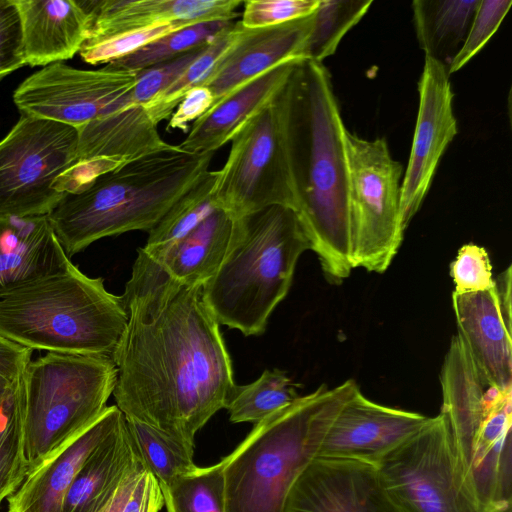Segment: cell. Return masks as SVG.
Returning <instances> with one entry per match:
<instances>
[{"label": "cell", "mask_w": 512, "mask_h": 512, "mask_svg": "<svg viewBox=\"0 0 512 512\" xmlns=\"http://www.w3.org/2000/svg\"><path fill=\"white\" fill-rule=\"evenodd\" d=\"M121 298L128 324L112 356L116 406L194 450L236 387L203 285L174 279L140 248Z\"/></svg>", "instance_id": "6da1fadb"}, {"label": "cell", "mask_w": 512, "mask_h": 512, "mask_svg": "<svg viewBox=\"0 0 512 512\" xmlns=\"http://www.w3.org/2000/svg\"><path fill=\"white\" fill-rule=\"evenodd\" d=\"M287 135L296 209L327 279L340 283L351 262L346 128L330 73L299 60L287 81Z\"/></svg>", "instance_id": "7a4b0ae2"}, {"label": "cell", "mask_w": 512, "mask_h": 512, "mask_svg": "<svg viewBox=\"0 0 512 512\" xmlns=\"http://www.w3.org/2000/svg\"><path fill=\"white\" fill-rule=\"evenodd\" d=\"M214 154H191L173 145L66 192L47 215L65 254L70 258L104 237L149 232L209 170Z\"/></svg>", "instance_id": "3957f363"}, {"label": "cell", "mask_w": 512, "mask_h": 512, "mask_svg": "<svg viewBox=\"0 0 512 512\" xmlns=\"http://www.w3.org/2000/svg\"><path fill=\"white\" fill-rule=\"evenodd\" d=\"M359 390L351 379L334 388L323 384L255 424L223 458L226 512H283L292 485Z\"/></svg>", "instance_id": "277c9868"}, {"label": "cell", "mask_w": 512, "mask_h": 512, "mask_svg": "<svg viewBox=\"0 0 512 512\" xmlns=\"http://www.w3.org/2000/svg\"><path fill=\"white\" fill-rule=\"evenodd\" d=\"M309 249L308 233L290 207L273 205L234 219L225 258L203 284L218 323L245 336L263 334L291 287L300 255Z\"/></svg>", "instance_id": "5b68a950"}, {"label": "cell", "mask_w": 512, "mask_h": 512, "mask_svg": "<svg viewBox=\"0 0 512 512\" xmlns=\"http://www.w3.org/2000/svg\"><path fill=\"white\" fill-rule=\"evenodd\" d=\"M127 324L121 296L75 265L0 293V336L31 350L112 358Z\"/></svg>", "instance_id": "8992f818"}, {"label": "cell", "mask_w": 512, "mask_h": 512, "mask_svg": "<svg viewBox=\"0 0 512 512\" xmlns=\"http://www.w3.org/2000/svg\"><path fill=\"white\" fill-rule=\"evenodd\" d=\"M116 378L106 355L48 352L27 363L19 383L26 474L102 415Z\"/></svg>", "instance_id": "52a82bcc"}, {"label": "cell", "mask_w": 512, "mask_h": 512, "mask_svg": "<svg viewBox=\"0 0 512 512\" xmlns=\"http://www.w3.org/2000/svg\"><path fill=\"white\" fill-rule=\"evenodd\" d=\"M287 81L234 134L226 162L217 170L215 204L234 219L273 205L296 209L287 135Z\"/></svg>", "instance_id": "ba28073f"}, {"label": "cell", "mask_w": 512, "mask_h": 512, "mask_svg": "<svg viewBox=\"0 0 512 512\" xmlns=\"http://www.w3.org/2000/svg\"><path fill=\"white\" fill-rule=\"evenodd\" d=\"M347 165L351 262L353 268L383 273L402 243L403 166L385 138L343 134Z\"/></svg>", "instance_id": "9c48e42d"}, {"label": "cell", "mask_w": 512, "mask_h": 512, "mask_svg": "<svg viewBox=\"0 0 512 512\" xmlns=\"http://www.w3.org/2000/svg\"><path fill=\"white\" fill-rule=\"evenodd\" d=\"M78 143L79 129L22 114L0 141V217L48 215L65 194L58 184Z\"/></svg>", "instance_id": "30bf717a"}, {"label": "cell", "mask_w": 512, "mask_h": 512, "mask_svg": "<svg viewBox=\"0 0 512 512\" xmlns=\"http://www.w3.org/2000/svg\"><path fill=\"white\" fill-rule=\"evenodd\" d=\"M376 468L401 512H479L441 412L429 417Z\"/></svg>", "instance_id": "8fae6325"}, {"label": "cell", "mask_w": 512, "mask_h": 512, "mask_svg": "<svg viewBox=\"0 0 512 512\" xmlns=\"http://www.w3.org/2000/svg\"><path fill=\"white\" fill-rule=\"evenodd\" d=\"M136 78V73L107 66L82 70L56 62L26 78L15 90L13 100L22 114L80 129L108 115Z\"/></svg>", "instance_id": "7c38bea8"}, {"label": "cell", "mask_w": 512, "mask_h": 512, "mask_svg": "<svg viewBox=\"0 0 512 512\" xmlns=\"http://www.w3.org/2000/svg\"><path fill=\"white\" fill-rule=\"evenodd\" d=\"M447 66L425 57L418 82L419 108L408 165L401 183V222L406 230L432 184L439 161L458 133Z\"/></svg>", "instance_id": "4fadbf2b"}, {"label": "cell", "mask_w": 512, "mask_h": 512, "mask_svg": "<svg viewBox=\"0 0 512 512\" xmlns=\"http://www.w3.org/2000/svg\"><path fill=\"white\" fill-rule=\"evenodd\" d=\"M283 512H401L376 466L315 457L292 485Z\"/></svg>", "instance_id": "5bb4252c"}, {"label": "cell", "mask_w": 512, "mask_h": 512, "mask_svg": "<svg viewBox=\"0 0 512 512\" xmlns=\"http://www.w3.org/2000/svg\"><path fill=\"white\" fill-rule=\"evenodd\" d=\"M458 335L482 374L500 389L512 387L511 267L493 288L452 294Z\"/></svg>", "instance_id": "9a60e30c"}, {"label": "cell", "mask_w": 512, "mask_h": 512, "mask_svg": "<svg viewBox=\"0 0 512 512\" xmlns=\"http://www.w3.org/2000/svg\"><path fill=\"white\" fill-rule=\"evenodd\" d=\"M428 419L420 413L373 402L359 390L342 406L332 421L318 456L376 466L389 452L416 433Z\"/></svg>", "instance_id": "2e32d148"}, {"label": "cell", "mask_w": 512, "mask_h": 512, "mask_svg": "<svg viewBox=\"0 0 512 512\" xmlns=\"http://www.w3.org/2000/svg\"><path fill=\"white\" fill-rule=\"evenodd\" d=\"M313 13L271 27L257 29L242 27L238 38L201 85L212 92L214 97L212 107L275 66L290 60L304 59Z\"/></svg>", "instance_id": "e0dca14e"}, {"label": "cell", "mask_w": 512, "mask_h": 512, "mask_svg": "<svg viewBox=\"0 0 512 512\" xmlns=\"http://www.w3.org/2000/svg\"><path fill=\"white\" fill-rule=\"evenodd\" d=\"M440 382L441 413L450 426L456 452L467 481L477 431L488 411L511 388L500 389L480 372L463 340L452 337L445 356ZM469 486V485H468Z\"/></svg>", "instance_id": "ac0fdd59"}, {"label": "cell", "mask_w": 512, "mask_h": 512, "mask_svg": "<svg viewBox=\"0 0 512 512\" xmlns=\"http://www.w3.org/2000/svg\"><path fill=\"white\" fill-rule=\"evenodd\" d=\"M124 419L116 406H107L88 428L28 473L7 499L8 512H61L77 473L98 445Z\"/></svg>", "instance_id": "d6986e66"}, {"label": "cell", "mask_w": 512, "mask_h": 512, "mask_svg": "<svg viewBox=\"0 0 512 512\" xmlns=\"http://www.w3.org/2000/svg\"><path fill=\"white\" fill-rule=\"evenodd\" d=\"M90 18L87 40L167 22L232 21L242 0H80ZM86 40V41H87Z\"/></svg>", "instance_id": "ffe728a7"}, {"label": "cell", "mask_w": 512, "mask_h": 512, "mask_svg": "<svg viewBox=\"0 0 512 512\" xmlns=\"http://www.w3.org/2000/svg\"><path fill=\"white\" fill-rule=\"evenodd\" d=\"M512 390L487 411L474 440L467 481L479 512L512 508Z\"/></svg>", "instance_id": "44dd1931"}, {"label": "cell", "mask_w": 512, "mask_h": 512, "mask_svg": "<svg viewBox=\"0 0 512 512\" xmlns=\"http://www.w3.org/2000/svg\"><path fill=\"white\" fill-rule=\"evenodd\" d=\"M73 266L47 215L0 217V293Z\"/></svg>", "instance_id": "7402d4cb"}, {"label": "cell", "mask_w": 512, "mask_h": 512, "mask_svg": "<svg viewBox=\"0 0 512 512\" xmlns=\"http://www.w3.org/2000/svg\"><path fill=\"white\" fill-rule=\"evenodd\" d=\"M26 65L47 66L73 58L88 38L90 18L75 0H15Z\"/></svg>", "instance_id": "603a6c76"}, {"label": "cell", "mask_w": 512, "mask_h": 512, "mask_svg": "<svg viewBox=\"0 0 512 512\" xmlns=\"http://www.w3.org/2000/svg\"><path fill=\"white\" fill-rule=\"evenodd\" d=\"M299 60L277 65L235 90L194 121L177 146L191 154L215 153L283 87Z\"/></svg>", "instance_id": "cb8c5ba5"}, {"label": "cell", "mask_w": 512, "mask_h": 512, "mask_svg": "<svg viewBox=\"0 0 512 512\" xmlns=\"http://www.w3.org/2000/svg\"><path fill=\"white\" fill-rule=\"evenodd\" d=\"M157 127L144 106H131L100 117L79 129L75 164L107 160L124 166L173 147Z\"/></svg>", "instance_id": "d4e9b609"}, {"label": "cell", "mask_w": 512, "mask_h": 512, "mask_svg": "<svg viewBox=\"0 0 512 512\" xmlns=\"http://www.w3.org/2000/svg\"><path fill=\"white\" fill-rule=\"evenodd\" d=\"M137 457L125 416L77 473L61 512H102Z\"/></svg>", "instance_id": "484cf974"}, {"label": "cell", "mask_w": 512, "mask_h": 512, "mask_svg": "<svg viewBox=\"0 0 512 512\" xmlns=\"http://www.w3.org/2000/svg\"><path fill=\"white\" fill-rule=\"evenodd\" d=\"M233 226L234 218L225 210L216 208L194 229L153 259L174 279L186 284L203 285L223 262Z\"/></svg>", "instance_id": "4316f807"}, {"label": "cell", "mask_w": 512, "mask_h": 512, "mask_svg": "<svg viewBox=\"0 0 512 512\" xmlns=\"http://www.w3.org/2000/svg\"><path fill=\"white\" fill-rule=\"evenodd\" d=\"M480 0H415L416 37L425 57L448 66L461 48Z\"/></svg>", "instance_id": "83f0119b"}, {"label": "cell", "mask_w": 512, "mask_h": 512, "mask_svg": "<svg viewBox=\"0 0 512 512\" xmlns=\"http://www.w3.org/2000/svg\"><path fill=\"white\" fill-rule=\"evenodd\" d=\"M217 170H208L165 213L148 232L142 250L152 258L159 257L167 248L185 236L216 208L213 189Z\"/></svg>", "instance_id": "f1b7e54d"}, {"label": "cell", "mask_w": 512, "mask_h": 512, "mask_svg": "<svg viewBox=\"0 0 512 512\" xmlns=\"http://www.w3.org/2000/svg\"><path fill=\"white\" fill-rule=\"evenodd\" d=\"M298 386L285 371L265 370L254 382L236 385L226 407L229 420L257 424L295 402L300 397Z\"/></svg>", "instance_id": "f546056e"}, {"label": "cell", "mask_w": 512, "mask_h": 512, "mask_svg": "<svg viewBox=\"0 0 512 512\" xmlns=\"http://www.w3.org/2000/svg\"><path fill=\"white\" fill-rule=\"evenodd\" d=\"M125 420L138 455L161 488L198 467L194 450L145 423L129 417Z\"/></svg>", "instance_id": "4dcf8cb0"}, {"label": "cell", "mask_w": 512, "mask_h": 512, "mask_svg": "<svg viewBox=\"0 0 512 512\" xmlns=\"http://www.w3.org/2000/svg\"><path fill=\"white\" fill-rule=\"evenodd\" d=\"M242 27L240 21H232L163 93L144 106L155 124L169 120L184 96L207 80L221 57L238 38Z\"/></svg>", "instance_id": "1f68e13d"}, {"label": "cell", "mask_w": 512, "mask_h": 512, "mask_svg": "<svg viewBox=\"0 0 512 512\" xmlns=\"http://www.w3.org/2000/svg\"><path fill=\"white\" fill-rule=\"evenodd\" d=\"M231 22L208 21L184 27L105 66L113 70L138 73L209 44Z\"/></svg>", "instance_id": "d6a6232c"}, {"label": "cell", "mask_w": 512, "mask_h": 512, "mask_svg": "<svg viewBox=\"0 0 512 512\" xmlns=\"http://www.w3.org/2000/svg\"><path fill=\"white\" fill-rule=\"evenodd\" d=\"M372 0H320L313 13L304 59L322 63L367 13Z\"/></svg>", "instance_id": "836d02e7"}, {"label": "cell", "mask_w": 512, "mask_h": 512, "mask_svg": "<svg viewBox=\"0 0 512 512\" xmlns=\"http://www.w3.org/2000/svg\"><path fill=\"white\" fill-rule=\"evenodd\" d=\"M223 459L197 467L162 489L167 512H226Z\"/></svg>", "instance_id": "e575fe53"}, {"label": "cell", "mask_w": 512, "mask_h": 512, "mask_svg": "<svg viewBox=\"0 0 512 512\" xmlns=\"http://www.w3.org/2000/svg\"><path fill=\"white\" fill-rule=\"evenodd\" d=\"M19 383L20 376L0 407V506L27 475L22 453Z\"/></svg>", "instance_id": "d590c367"}, {"label": "cell", "mask_w": 512, "mask_h": 512, "mask_svg": "<svg viewBox=\"0 0 512 512\" xmlns=\"http://www.w3.org/2000/svg\"><path fill=\"white\" fill-rule=\"evenodd\" d=\"M194 24L197 23L186 21L167 22L101 39L87 40L80 49L79 54L86 63L92 65L108 64L134 53L167 34Z\"/></svg>", "instance_id": "8d00e7d4"}, {"label": "cell", "mask_w": 512, "mask_h": 512, "mask_svg": "<svg viewBox=\"0 0 512 512\" xmlns=\"http://www.w3.org/2000/svg\"><path fill=\"white\" fill-rule=\"evenodd\" d=\"M164 506L161 486L140 456L102 512H159Z\"/></svg>", "instance_id": "74e56055"}, {"label": "cell", "mask_w": 512, "mask_h": 512, "mask_svg": "<svg viewBox=\"0 0 512 512\" xmlns=\"http://www.w3.org/2000/svg\"><path fill=\"white\" fill-rule=\"evenodd\" d=\"M205 46L136 73L134 86L115 102L109 114L131 106H145L151 102L185 71Z\"/></svg>", "instance_id": "f35d334b"}, {"label": "cell", "mask_w": 512, "mask_h": 512, "mask_svg": "<svg viewBox=\"0 0 512 512\" xmlns=\"http://www.w3.org/2000/svg\"><path fill=\"white\" fill-rule=\"evenodd\" d=\"M512 5L511 0H480L467 36L447 66L451 75L464 67L491 39Z\"/></svg>", "instance_id": "ab89813d"}, {"label": "cell", "mask_w": 512, "mask_h": 512, "mask_svg": "<svg viewBox=\"0 0 512 512\" xmlns=\"http://www.w3.org/2000/svg\"><path fill=\"white\" fill-rule=\"evenodd\" d=\"M454 293H474L486 291L494 286L492 265L485 248L476 244L463 245L450 264Z\"/></svg>", "instance_id": "60d3db41"}, {"label": "cell", "mask_w": 512, "mask_h": 512, "mask_svg": "<svg viewBox=\"0 0 512 512\" xmlns=\"http://www.w3.org/2000/svg\"><path fill=\"white\" fill-rule=\"evenodd\" d=\"M320 0L244 1L240 23L247 29L276 26L311 15Z\"/></svg>", "instance_id": "b9f144b4"}, {"label": "cell", "mask_w": 512, "mask_h": 512, "mask_svg": "<svg viewBox=\"0 0 512 512\" xmlns=\"http://www.w3.org/2000/svg\"><path fill=\"white\" fill-rule=\"evenodd\" d=\"M25 65L18 6L15 0H0V81Z\"/></svg>", "instance_id": "7bdbcfd3"}, {"label": "cell", "mask_w": 512, "mask_h": 512, "mask_svg": "<svg viewBox=\"0 0 512 512\" xmlns=\"http://www.w3.org/2000/svg\"><path fill=\"white\" fill-rule=\"evenodd\" d=\"M214 97L206 86L190 90L168 120L167 131H189L191 123L203 116L213 105Z\"/></svg>", "instance_id": "ee69618b"}, {"label": "cell", "mask_w": 512, "mask_h": 512, "mask_svg": "<svg viewBox=\"0 0 512 512\" xmlns=\"http://www.w3.org/2000/svg\"><path fill=\"white\" fill-rule=\"evenodd\" d=\"M33 350L0 336V375L18 378L32 359Z\"/></svg>", "instance_id": "f6af8a7d"}, {"label": "cell", "mask_w": 512, "mask_h": 512, "mask_svg": "<svg viewBox=\"0 0 512 512\" xmlns=\"http://www.w3.org/2000/svg\"><path fill=\"white\" fill-rule=\"evenodd\" d=\"M18 378H9L0 375V407L13 391Z\"/></svg>", "instance_id": "bcb514c9"}, {"label": "cell", "mask_w": 512, "mask_h": 512, "mask_svg": "<svg viewBox=\"0 0 512 512\" xmlns=\"http://www.w3.org/2000/svg\"><path fill=\"white\" fill-rule=\"evenodd\" d=\"M505 512H512V508H509L508 510H506Z\"/></svg>", "instance_id": "7dc6e473"}]
</instances>
